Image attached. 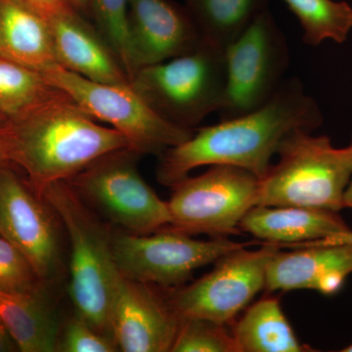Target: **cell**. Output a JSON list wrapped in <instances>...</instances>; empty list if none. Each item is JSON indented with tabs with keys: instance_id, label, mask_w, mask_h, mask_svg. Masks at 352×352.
<instances>
[{
	"instance_id": "603a6c76",
	"label": "cell",
	"mask_w": 352,
	"mask_h": 352,
	"mask_svg": "<svg viewBox=\"0 0 352 352\" xmlns=\"http://www.w3.org/2000/svg\"><path fill=\"white\" fill-rule=\"evenodd\" d=\"M62 94L41 74L0 56V112L15 119Z\"/></svg>"
},
{
	"instance_id": "d6a6232c",
	"label": "cell",
	"mask_w": 352,
	"mask_h": 352,
	"mask_svg": "<svg viewBox=\"0 0 352 352\" xmlns=\"http://www.w3.org/2000/svg\"><path fill=\"white\" fill-rule=\"evenodd\" d=\"M69 4L78 10H87L90 7L91 0H68Z\"/></svg>"
},
{
	"instance_id": "e575fe53",
	"label": "cell",
	"mask_w": 352,
	"mask_h": 352,
	"mask_svg": "<svg viewBox=\"0 0 352 352\" xmlns=\"http://www.w3.org/2000/svg\"><path fill=\"white\" fill-rule=\"evenodd\" d=\"M342 351V352H352V344H351V346L344 347V349H342V351Z\"/></svg>"
},
{
	"instance_id": "2e32d148",
	"label": "cell",
	"mask_w": 352,
	"mask_h": 352,
	"mask_svg": "<svg viewBox=\"0 0 352 352\" xmlns=\"http://www.w3.org/2000/svg\"><path fill=\"white\" fill-rule=\"evenodd\" d=\"M48 21L60 66L96 82H131L105 38L80 17L76 11Z\"/></svg>"
},
{
	"instance_id": "4fadbf2b",
	"label": "cell",
	"mask_w": 352,
	"mask_h": 352,
	"mask_svg": "<svg viewBox=\"0 0 352 352\" xmlns=\"http://www.w3.org/2000/svg\"><path fill=\"white\" fill-rule=\"evenodd\" d=\"M180 319L166 288L120 274L111 312L113 339L119 351H170Z\"/></svg>"
},
{
	"instance_id": "836d02e7",
	"label": "cell",
	"mask_w": 352,
	"mask_h": 352,
	"mask_svg": "<svg viewBox=\"0 0 352 352\" xmlns=\"http://www.w3.org/2000/svg\"><path fill=\"white\" fill-rule=\"evenodd\" d=\"M8 120V118L6 117L3 113L0 112V126H3V124H6Z\"/></svg>"
},
{
	"instance_id": "d4e9b609",
	"label": "cell",
	"mask_w": 352,
	"mask_h": 352,
	"mask_svg": "<svg viewBox=\"0 0 352 352\" xmlns=\"http://www.w3.org/2000/svg\"><path fill=\"white\" fill-rule=\"evenodd\" d=\"M92 11L98 32L105 38L131 80L127 10L129 0H91Z\"/></svg>"
},
{
	"instance_id": "4316f807",
	"label": "cell",
	"mask_w": 352,
	"mask_h": 352,
	"mask_svg": "<svg viewBox=\"0 0 352 352\" xmlns=\"http://www.w3.org/2000/svg\"><path fill=\"white\" fill-rule=\"evenodd\" d=\"M117 344L110 338L102 335L80 315L72 317L60 333L58 351L115 352Z\"/></svg>"
},
{
	"instance_id": "f1b7e54d",
	"label": "cell",
	"mask_w": 352,
	"mask_h": 352,
	"mask_svg": "<svg viewBox=\"0 0 352 352\" xmlns=\"http://www.w3.org/2000/svg\"><path fill=\"white\" fill-rule=\"evenodd\" d=\"M19 351L14 342L10 333L7 330L6 324L0 318V352H12Z\"/></svg>"
},
{
	"instance_id": "5bb4252c",
	"label": "cell",
	"mask_w": 352,
	"mask_h": 352,
	"mask_svg": "<svg viewBox=\"0 0 352 352\" xmlns=\"http://www.w3.org/2000/svg\"><path fill=\"white\" fill-rule=\"evenodd\" d=\"M127 25L131 78L139 69L188 53L203 41L186 7L170 0H129Z\"/></svg>"
},
{
	"instance_id": "d6986e66",
	"label": "cell",
	"mask_w": 352,
	"mask_h": 352,
	"mask_svg": "<svg viewBox=\"0 0 352 352\" xmlns=\"http://www.w3.org/2000/svg\"><path fill=\"white\" fill-rule=\"evenodd\" d=\"M0 318L20 351H58L59 323L43 289L30 293L0 292Z\"/></svg>"
},
{
	"instance_id": "ba28073f",
	"label": "cell",
	"mask_w": 352,
	"mask_h": 352,
	"mask_svg": "<svg viewBox=\"0 0 352 352\" xmlns=\"http://www.w3.org/2000/svg\"><path fill=\"white\" fill-rule=\"evenodd\" d=\"M258 185L256 175L237 166H210L200 175H187L170 186V227L191 236L237 235L241 221L256 206Z\"/></svg>"
},
{
	"instance_id": "30bf717a",
	"label": "cell",
	"mask_w": 352,
	"mask_h": 352,
	"mask_svg": "<svg viewBox=\"0 0 352 352\" xmlns=\"http://www.w3.org/2000/svg\"><path fill=\"white\" fill-rule=\"evenodd\" d=\"M289 50L283 32L265 10L226 48V91L220 119L261 108L284 82Z\"/></svg>"
},
{
	"instance_id": "277c9868",
	"label": "cell",
	"mask_w": 352,
	"mask_h": 352,
	"mask_svg": "<svg viewBox=\"0 0 352 352\" xmlns=\"http://www.w3.org/2000/svg\"><path fill=\"white\" fill-rule=\"evenodd\" d=\"M279 159L259 179L256 206L320 208L339 212L351 179L352 149L327 136L296 129L282 141Z\"/></svg>"
},
{
	"instance_id": "83f0119b",
	"label": "cell",
	"mask_w": 352,
	"mask_h": 352,
	"mask_svg": "<svg viewBox=\"0 0 352 352\" xmlns=\"http://www.w3.org/2000/svg\"><path fill=\"white\" fill-rule=\"evenodd\" d=\"M34 10L38 11L46 19L76 11L68 0H24Z\"/></svg>"
},
{
	"instance_id": "8fae6325",
	"label": "cell",
	"mask_w": 352,
	"mask_h": 352,
	"mask_svg": "<svg viewBox=\"0 0 352 352\" xmlns=\"http://www.w3.org/2000/svg\"><path fill=\"white\" fill-rule=\"evenodd\" d=\"M280 248L265 244L256 251L241 248L221 256L214 270L187 286L166 288L180 318H203L231 326L265 287L268 261Z\"/></svg>"
},
{
	"instance_id": "44dd1931",
	"label": "cell",
	"mask_w": 352,
	"mask_h": 352,
	"mask_svg": "<svg viewBox=\"0 0 352 352\" xmlns=\"http://www.w3.org/2000/svg\"><path fill=\"white\" fill-rule=\"evenodd\" d=\"M203 41L226 48L264 11L270 0H184Z\"/></svg>"
},
{
	"instance_id": "ffe728a7",
	"label": "cell",
	"mask_w": 352,
	"mask_h": 352,
	"mask_svg": "<svg viewBox=\"0 0 352 352\" xmlns=\"http://www.w3.org/2000/svg\"><path fill=\"white\" fill-rule=\"evenodd\" d=\"M231 327L238 352L312 351L296 338L278 296H265L248 307Z\"/></svg>"
},
{
	"instance_id": "7a4b0ae2",
	"label": "cell",
	"mask_w": 352,
	"mask_h": 352,
	"mask_svg": "<svg viewBox=\"0 0 352 352\" xmlns=\"http://www.w3.org/2000/svg\"><path fill=\"white\" fill-rule=\"evenodd\" d=\"M6 129L9 162L25 170L38 195L52 183L68 182L99 157L129 148L122 133L97 124L63 91L9 120Z\"/></svg>"
},
{
	"instance_id": "3957f363",
	"label": "cell",
	"mask_w": 352,
	"mask_h": 352,
	"mask_svg": "<svg viewBox=\"0 0 352 352\" xmlns=\"http://www.w3.org/2000/svg\"><path fill=\"white\" fill-rule=\"evenodd\" d=\"M41 198L61 220L69 240V295L76 314L113 339L111 312L120 277L112 234L102 226L68 182L48 185ZM115 342V340H113Z\"/></svg>"
},
{
	"instance_id": "4dcf8cb0",
	"label": "cell",
	"mask_w": 352,
	"mask_h": 352,
	"mask_svg": "<svg viewBox=\"0 0 352 352\" xmlns=\"http://www.w3.org/2000/svg\"><path fill=\"white\" fill-rule=\"evenodd\" d=\"M314 244H352V230L340 234V235L333 236L328 239L317 241Z\"/></svg>"
},
{
	"instance_id": "9c48e42d",
	"label": "cell",
	"mask_w": 352,
	"mask_h": 352,
	"mask_svg": "<svg viewBox=\"0 0 352 352\" xmlns=\"http://www.w3.org/2000/svg\"><path fill=\"white\" fill-rule=\"evenodd\" d=\"M249 245L227 237L196 240L170 226L145 235L112 234L113 261L122 276L162 288L182 286L194 271Z\"/></svg>"
},
{
	"instance_id": "484cf974",
	"label": "cell",
	"mask_w": 352,
	"mask_h": 352,
	"mask_svg": "<svg viewBox=\"0 0 352 352\" xmlns=\"http://www.w3.org/2000/svg\"><path fill=\"white\" fill-rule=\"evenodd\" d=\"M44 286L24 254L0 235V292L30 293Z\"/></svg>"
},
{
	"instance_id": "6da1fadb",
	"label": "cell",
	"mask_w": 352,
	"mask_h": 352,
	"mask_svg": "<svg viewBox=\"0 0 352 352\" xmlns=\"http://www.w3.org/2000/svg\"><path fill=\"white\" fill-rule=\"evenodd\" d=\"M322 122L316 101L298 78H289L261 108L198 129L182 144L162 153L157 182L170 187L195 168L219 164L237 166L261 179L288 134L296 129L314 132Z\"/></svg>"
},
{
	"instance_id": "9a60e30c",
	"label": "cell",
	"mask_w": 352,
	"mask_h": 352,
	"mask_svg": "<svg viewBox=\"0 0 352 352\" xmlns=\"http://www.w3.org/2000/svg\"><path fill=\"white\" fill-rule=\"evenodd\" d=\"M275 252L266 268L267 293L315 289L338 293L352 273V244H307Z\"/></svg>"
},
{
	"instance_id": "7c38bea8",
	"label": "cell",
	"mask_w": 352,
	"mask_h": 352,
	"mask_svg": "<svg viewBox=\"0 0 352 352\" xmlns=\"http://www.w3.org/2000/svg\"><path fill=\"white\" fill-rule=\"evenodd\" d=\"M46 208L7 164L0 168V235L24 254L44 284L54 278L60 259L56 226Z\"/></svg>"
},
{
	"instance_id": "52a82bcc",
	"label": "cell",
	"mask_w": 352,
	"mask_h": 352,
	"mask_svg": "<svg viewBox=\"0 0 352 352\" xmlns=\"http://www.w3.org/2000/svg\"><path fill=\"white\" fill-rule=\"evenodd\" d=\"M138 154L129 148L109 153L68 180L83 201L124 232L145 235L170 226L168 201L138 171Z\"/></svg>"
},
{
	"instance_id": "7402d4cb",
	"label": "cell",
	"mask_w": 352,
	"mask_h": 352,
	"mask_svg": "<svg viewBox=\"0 0 352 352\" xmlns=\"http://www.w3.org/2000/svg\"><path fill=\"white\" fill-rule=\"evenodd\" d=\"M300 21L303 43L317 46L324 41L344 43L352 30V7L335 0H283Z\"/></svg>"
},
{
	"instance_id": "8992f818",
	"label": "cell",
	"mask_w": 352,
	"mask_h": 352,
	"mask_svg": "<svg viewBox=\"0 0 352 352\" xmlns=\"http://www.w3.org/2000/svg\"><path fill=\"white\" fill-rule=\"evenodd\" d=\"M53 87L69 95L94 120L107 122L122 133L129 149L140 155H160L186 141L194 129H183L163 119L127 85H109L88 80L53 66L41 74Z\"/></svg>"
},
{
	"instance_id": "1f68e13d",
	"label": "cell",
	"mask_w": 352,
	"mask_h": 352,
	"mask_svg": "<svg viewBox=\"0 0 352 352\" xmlns=\"http://www.w3.org/2000/svg\"><path fill=\"white\" fill-rule=\"evenodd\" d=\"M351 147L352 149V142ZM344 208H352V171L351 179H349V184H347L346 191H344Z\"/></svg>"
},
{
	"instance_id": "f546056e",
	"label": "cell",
	"mask_w": 352,
	"mask_h": 352,
	"mask_svg": "<svg viewBox=\"0 0 352 352\" xmlns=\"http://www.w3.org/2000/svg\"><path fill=\"white\" fill-rule=\"evenodd\" d=\"M6 124L7 122L0 126V168L10 163L9 162V143Z\"/></svg>"
},
{
	"instance_id": "5b68a950",
	"label": "cell",
	"mask_w": 352,
	"mask_h": 352,
	"mask_svg": "<svg viewBox=\"0 0 352 352\" xmlns=\"http://www.w3.org/2000/svg\"><path fill=\"white\" fill-rule=\"evenodd\" d=\"M131 85L163 119L194 129L223 104L226 50L203 41L188 53L139 69Z\"/></svg>"
},
{
	"instance_id": "ac0fdd59",
	"label": "cell",
	"mask_w": 352,
	"mask_h": 352,
	"mask_svg": "<svg viewBox=\"0 0 352 352\" xmlns=\"http://www.w3.org/2000/svg\"><path fill=\"white\" fill-rule=\"evenodd\" d=\"M0 56L39 74L59 65L50 21L24 0H0Z\"/></svg>"
},
{
	"instance_id": "e0dca14e",
	"label": "cell",
	"mask_w": 352,
	"mask_h": 352,
	"mask_svg": "<svg viewBox=\"0 0 352 352\" xmlns=\"http://www.w3.org/2000/svg\"><path fill=\"white\" fill-rule=\"evenodd\" d=\"M240 230L265 244L296 247L349 232L339 212L302 207L254 206L240 223Z\"/></svg>"
},
{
	"instance_id": "cb8c5ba5",
	"label": "cell",
	"mask_w": 352,
	"mask_h": 352,
	"mask_svg": "<svg viewBox=\"0 0 352 352\" xmlns=\"http://www.w3.org/2000/svg\"><path fill=\"white\" fill-rule=\"evenodd\" d=\"M170 352H238V349L226 324L182 318Z\"/></svg>"
}]
</instances>
